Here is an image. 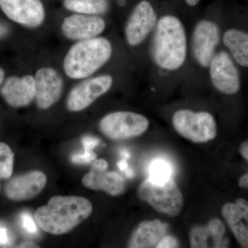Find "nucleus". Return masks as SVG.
Here are the masks:
<instances>
[{"label": "nucleus", "instance_id": "c85d7f7f", "mask_svg": "<svg viewBox=\"0 0 248 248\" xmlns=\"http://www.w3.org/2000/svg\"><path fill=\"white\" fill-rule=\"evenodd\" d=\"M9 242V236L6 228L0 227V244H6Z\"/></svg>", "mask_w": 248, "mask_h": 248}, {"label": "nucleus", "instance_id": "9d476101", "mask_svg": "<svg viewBox=\"0 0 248 248\" xmlns=\"http://www.w3.org/2000/svg\"><path fill=\"white\" fill-rule=\"evenodd\" d=\"M114 82L115 78L110 74L85 80L71 90L67 98V108L72 112L84 110L98 98L108 92Z\"/></svg>", "mask_w": 248, "mask_h": 248}, {"label": "nucleus", "instance_id": "5701e85b", "mask_svg": "<svg viewBox=\"0 0 248 248\" xmlns=\"http://www.w3.org/2000/svg\"><path fill=\"white\" fill-rule=\"evenodd\" d=\"M14 154L8 145L0 142V179H9L14 171Z\"/></svg>", "mask_w": 248, "mask_h": 248}, {"label": "nucleus", "instance_id": "cd10ccee", "mask_svg": "<svg viewBox=\"0 0 248 248\" xmlns=\"http://www.w3.org/2000/svg\"><path fill=\"white\" fill-rule=\"evenodd\" d=\"M108 162L104 159H95L93 161L92 169L99 171H106L108 169Z\"/></svg>", "mask_w": 248, "mask_h": 248}, {"label": "nucleus", "instance_id": "9b49d317", "mask_svg": "<svg viewBox=\"0 0 248 248\" xmlns=\"http://www.w3.org/2000/svg\"><path fill=\"white\" fill-rule=\"evenodd\" d=\"M0 9L11 20L24 27H40L45 19L41 0H0Z\"/></svg>", "mask_w": 248, "mask_h": 248}, {"label": "nucleus", "instance_id": "2f4dec72", "mask_svg": "<svg viewBox=\"0 0 248 248\" xmlns=\"http://www.w3.org/2000/svg\"><path fill=\"white\" fill-rule=\"evenodd\" d=\"M239 186L241 188H248V173L239 179Z\"/></svg>", "mask_w": 248, "mask_h": 248}, {"label": "nucleus", "instance_id": "412c9836", "mask_svg": "<svg viewBox=\"0 0 248 248\" xmlns=\"http://www.w3.org/2000/svg\"><path fill=\"white\" fill-rule=\"evenodd\" d=\"M63 6L68 11L90 16L104 15L110 9L108 0H63Z\"/></svg>", "mask_w": 248, "mask_h": 248}, {"label": "nucleus", "instance_id": "4be33fe9", "mask_svg": "<svg viewBox=\"0 0 248 248\" xmlns=\"http://www.w3.org/2000/svg\"><path fill=\"white\" fill-rule=\"evenodd\" d=\"M148 179L157 183L172 179L173 169L171 164L163 159H156L151 163L148 170Z\"/></svg>", "mask_w": 248, "mask_h": 248}, {"label": "nucleus", "instance_id": "1a4fd4ad", "mask_svg": "<svg viewBox=\"0 0 248 248\" xmlns=\"http://www.w3.org/2000/svg\"><path fill=\"white\" fill-rule=\"evenodd\" d=\"M149 125L148 119L141 114L131 111H117L103 117L99 129L110 140H124L143 135Z\"/></svg>", "mask_w": 248, "mask_h": 248}, {"label": "nucleus", "instance_id": "f257e3e1", "mask_svg": "<svg viewBox=\"0 0 248 248\" xmlns=\"http://www.w3.org/2000/svg\"><path fill=\"white\" fill-rule=\"evenodd\" d=\"M188 44L189 27L183 18L172 11L160 12L147 50L152 92L182 86L187 69Z\"/></svg>", "mask_w": 248, "mask_h": 248}, {"label": "nucleus", "instance_id": "bb28decb", "mask_svg": "<svg viewBox=\"0 0 248 248\" xmlns=\"http://www.w3.org/2000/svg\"><path fill=\"white\" fill-rule=\"evenodd\" d=\"M81 141L85 151H93V149L100 143L99 139L91 136L84 137Z\"/></svg>", "mask_w": 248, "mask_h": 248}, {"label": "nucleus", "instance_id": "423d86ee", "mask_svg": "<svg viewBox=\"0 0 248 248\" xmlns=\"http://www.w3.org/2000/svg\"><path fill=\"white\" fill-rule=\"evenodd\" d=\"M171 123L181 136L195 143H204L216 138V120L209 111L182 108L173 112Z\"/></svg>", "mask_w": 248, "mask_h": 248}, {"label": "nucleus", "instance_id": "7c9ffc66", "mask_svg": "<svg viewBox=\"0 0 248 248\" xmlns=\"http://www.w3.org/2000/svg\"><path fill=\"white\" fill-rule=\"evenodd\" d=\"M186 7L188 9H195L200 4L201 0H183Z\"/></svg>", "mask_w": 248, "mask_h": 248}, {"label": "nucleus", "instance_id": "f03ea898", "mask_svg": "<svg viewBox=\"0 0 248 248\" xmlns=\"http://www.w3.org/2000/svg\"><path fill=\"white\" fill-rule=\"evenodd\" d=\"M223 22L211 11L197 18L189 28L188 60L182 86L186 91L208 88L212 61L221 48Z\"/></svg>", "mask_w": 248, "mask_h": 248}, {"label": "nucleus", "instance_id": "ddd939ff", "mask_svg": "<svg viewBox=\"0 0 248 248\" xmlns=\"http://www.w3.org/2000/svg\"><path fill=\"white\" fill-rule=\"evenodd\" d=\"M35 99L40 109H48L61 97L63 81L58 72L50 67L36 72Z\"/></svg>", "mask_w": 248, "mask_h": 248}, {"label": "nucleus", "instance_id": "c756f323", "mask_svg": "<svg viewBox=\"0 0 248 248\" xmlns=\"http://www.w3.org/2000/svg\"><path fill=\"white\" fill-rule=\"evenodd\" d=\"M240 154L243 157L248 161V141H244L241 143L239 148Z\"/></svg>", "mask_w": 248, "mask_h": 248}, {"label": "nucleus", "instance_id": "0eeeda50", "mask_svg": "<svg viewBox=\"0 0 248 248\" xmlns=\"http://www.w3.org/2000/svg\"><path fill=\"white\" fill-rule=\"evenodd\" d=\"M138 195L156 211L169 216H178L184 206L182 193L173 179L157 183L148 178L139 187Z\"/></svg>", "mask_w": 248, "mask_h": 248}, {"label": "nucleus", "instance_id": "39448f33", "mask_svg": "<svg viewBox=\"0 0 248 248\" xmlns=\"http://www.w3.org/2000/svg\"><path fill=\"white\" fill-rule=\"evenodd\" d=\"M158 11L149 0H141L135 6L124 25L125 42L129 48L141 50L146 63L147 50L159 20Z\"/></svg>", "mask_w": 248, "mask_h": 248}, {"label": "nucleus", "instance_id": "dca6fc26", "mask_svg": "<svg viewBox=\"0 0 248 248\" xmlns=\"http://www.w3.org/2000/svg\"><path fill=\"white\" fill-rule=\"evenodd\" d=\"M221 213L239 244L248 248V202L240 198L235 203L225 204Z\"/></svg>", "mask_w": 248, "mask_h": 248}, {"label": "nucleus", "instance_id": "72a5a7b5", "mask_svg": "<svg viewBox=\"0 0 248 248\" xmlns=\"http://www.w3.org/2000/svg\"><path fill=\"white\" fill-rule=\"evenodd\" d=\"M117 166L120 168L121 170L124 171V172H125L129 169L128 164H127L126 161L125 159L119 161Z\"/></svg>", "mask_w": 248, "mask_h": 248}, {"label": "nucleus", "instance_id": "4468645a", "mask_svg": "<svg viewBox=\"0 0 248 248\" xmlns=\"http://www.w3.org/2000/svg\"><path fill=\"white\" fill-rule=\"evenodd\" d=\"M1 94L11 107H26L35 99V78L29 75L22 78L9 77L1 85Z\"/></svg>", "mask_w": 248, "mask_h": 248}, {"label": "nucleus", "instance_id": "a878e982", "mask_svg": "<svg viewBox=\"0 0 248 248\" xmlns=\"http://www.w3.org/2000/svg\"><path fill=\"white\" fill-rule=\"evenodd\" d=\"M22 226L26 231L29 232L35 233L37 232V226L35 221L32 219V217L28 213H24L22 215Z\"/></svg>", "mask_w": 248, "mask_h": 248}, {"label": "nucleus", "instance_id": "aec40b11", "mask_svg": "<svg viewBox=\"0 0 248 248\" xmlns=\"http://www.w3.org/2000/svg\"><path fill=\"white\" fill-rule=\"evenodd\" d=\"M167 231L168 225L160 220L141 222L130 236L128 247L156 248V245L166 234Z\"/></svg>", "mask_w": 248, "mask_h": 248}, {"label": "nucleus", "instance_id": "6e6552de", "mask_svg": "<svg viewBox=\"0 0 248 248\" xmlns=\"http://www.w3.org/2000/svg\"><path fill=\"white\" fill-rule=\"evenodd\" d=\"M239 68L224 48L217 51L208 73V88L224 96L236 95L241 90Z\"/></svg>", "mask_w": 248, "mask_h": 248}, {"label": "nucleus", "instance_id": "c9c22d12", "mask_svg": "<svg viewBox=\"0 0 248 248\" xmlns=\"http://www.w3.org/2000/svg\"><path fill=\"white\" fill-rule=\"evenodd\" d=\"M4 71L2 68L0 67V89H1V85L4 82Z\"/></svg>", "mask_w": 248, "mask_h": 248}, {"label": "nucleus", "instance_id": "b1692460", "mask_svg": "<svg viewBox=\"0 0 248 248\" xmlns=\"http://www.w3.org/2000/svg\"><path fill=\"white\" fill-rule=\"evenodd\" d=\"M97 159V155L93 151H84L83 153H78L72 156L71 160L74 164H87L93 162Z\"/></svg>", "mask_w": 248, "mask_h": 248}, {"label": "nucleus", "instance_id": "f704fd0d", "mask_svg": "<svg viewBox=\"0 0 248 248\" xmlns=\"http://www.w3.org/2000/svg\"><path fill=\"white\" fill-rule=\"evenodd\" d=\"M19 248H39V246L35 243L27 241V242H24L21 244Z\"/></svg>", "mask_w": 248, "mask_h": 248}, {"label": "nucleus", "instance_id": "473e14b6", "mask_svg": "<svg viewBox=\"0 0 248 248\" xmlns=\"http://www.w3.org/2000/svg\"><path fill=\"white\" fill-rule=\"evenodd\" d=\"M9 27L4 23L0 22V38L5 37L9 33Z\"/></svg>", "mask_w": 248, "mask_h": 248}, {"label": "nucleus", "instance_id": "20e7f679", "mask_svg": "<svg viewBox=\"0 0 248 248\" xmlns=\"http://www.w3.org/2000/svg\"><path fill=\"white\" fill-rule=\"evenodd\" d=\"M114 48L110 40L96 37L77 42L63 60V70L68 78L84 79L92 76L110 61Z\"/></svg>", "mask_w": 248, "mask_h": 248}, {"label": "nucleus", "instance_id": "a211bd4d", "mask_svg": "<svg viewBox=\"0 0 248 248\" xmlns=\"http://www.w3.org/2000/svg\"><path fill=\"white\" fill-rule=\"evenodd\" d=\"M221 47L231 55L238 68L248 69V31L223 25Z\"/></svg>", "mask_w": 248, "mask_h": 248}, {"label": "nucleus", "instance_id": "7ed1b4c3", "mask_svg": "<svg viewBox=\"0 0 248 248\" xmlns=\"http://www.w3.org/2000/svg\"><path fill=\"white\" fill-rule=\"evenodd\" d=\"M93 211L92 204L84 197L55 196L47 205L36 210L39 226L49 234H65L86 220Z\"/></svg>", "mask_w": 248, "mask_h": 248}, {"label": "nucleus", "instance_id": "393cba45", "mask_svg": "<svg viewBox=\"0 0 248 248\" xmlns=\"http://www.w3.org/2000/svg\"><path fill=\"white\" fill-rule=\"evenodd\" d=\"M179 247L178 240L174 236L166 234L156 245V248H174Z\"/></svg>", "mask_w": 248, "mask_h": 248}, {"label": "nucleus", "instance_id": "2eb2a0df", "mask_svg": "<svg viewBox=\"0 0 248 248\" xmlns=\"http://www.w3.org/2000/svg\"><path fill=\"white\" fill-rule=\"evenodd\" d=\"M46 184L45 173L32 171L11 179L5 187V193L13 201L29 200L40 194Z\"/></svg>", "mask_w": 248, "mask_h": 248}, {"label": "nucleus", "instance_id": "6ab92c4d", "mask_svg": "<svg viewBox=\"0 0 248 248\" xmlns=\"http://www.w3.org/2000/svg\"><path fill=\"white\" fill-rule=\"evenodd\" d=\"M85 187L94 190H102L111 196H118L125 190V180L120 174L115 172L95 170L85 174L82 179Z\"/></svg>", "mask_w": 248, "mask_h": 248}, {"label": "nucleus", "instance_id": "f8f14e48", "mask_svg": "<svg viewBox=\"0 0 248 248\" xmlns=\"http://www.w3.org/2000/svg\"><path fill=\"white\" fill-rule=\"evenodd\" d=\"M106 27L105 19L100 16L78 14L64 18L62 32L68 40L81 41L98 37Z\"/></svg>", "mask_w": 248, "mask_h": 248}, {"label": "nucleus", "instance_id": "f3484780", "mask_svg": "<svg viewBox=\"0 0 248 248\" xmlns=\"http://www.w3.org/2000/svg\"><path fill=\"white\" fill-rule=\"evenodd\" d=\"M226 227L218 218H213L205 226H195L190 232L191 248H228L224 239Z\"/></svg>", "mask_w": 248, "mask_h": 248}]
</instances>
